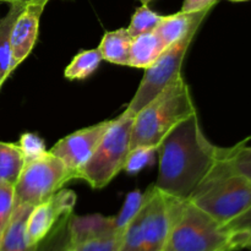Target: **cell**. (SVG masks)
<instances>
[{
	"mask_svg": "<svg viewBox=\"0 0 251 251\" xmlns=\"http://www.w3.org/2000/svg\"><path fill=\"white\" fill-rule=\"evenodd\" d=\"M71 215L61 218L50 233L39 243L34 251H70L71 239L69 221Z\"/></svg>",
	"mask_w": 251,
	"mask_h": 251,
	"instance_id": "obj_19",
	"label": "cell"
},
{
	"mask_svg": "<svg viewBox=\"0 0 251 251\" xmlns=\"http://www.w3.org/2000/svg\"><path fill=\"white\" fill-rule=\"evenodd\" d=\"M103 60L98 48L81 50L74 56L73 61L66 66L64 76L68 80H85L92 75Z\"/></svg>",
	"mask_w": 251,
	"mask_h": 251,
	"instance_id": "obj_18",
	"label": "cell"
},
{
	"mask_svg": "<svg viewBox=\"0 0 251 251\" xmlns=\"http://www.w3.org/2000/svg\"><path fill=\"white\" fill-rule=\"evenodd\" d=\"M218 0H184L180 11L199 12L203 10H212Z\"/></svg>",
	"mask_w": 251,
	"mask_h": 251,
	"instance_id": "obj_28",
	"label": "cell"
},
{
	"mask_svg": "<svg viewBox=\"0 0 251 251\" xmlns=\"http://www.w3.org/2000/svg\"><path fill=\"white\" fill-rule=\"evenodd\" d=\"M132 37L125 27L105 32L98 46L103 60L122 66H130V48Z\"/></svg>",
	"mask_w": 251,
	"mask_h": 251,
	"instance_id": "obj_14",
	"label": "cell"
},
{
	"mask_svg": "<svg viewBox=\"0 0 251 251\" xmlns=\"http://www.w3.org/2000/svg\"><path fill=\"white\" fill-rule=\"evenodd\" d=\"M226 226L239 235L244 249H249L251 247V206L243 215Z\"/></svg>",
	"mask_w": 251,
	"mask_h": 251,
	"instance_id": "obj_26",
	"label": "cell"
},
{
	"mask_svg": "<svg viewBox=\"0 0 251 251\" xmlns=\"http://www.w3.org/2000/svg\"><path fill=\"white\" fill-rule=\"evenodd\" d=\"M71 172L49 151L36 158L26 159L14 186L15 205L34 207L55 195L69 181Z\"/></svg>",
	"mask_w": 251,
	"mask_h": 251,
	"instance_id": "obj_6",
	"label": "cell"
},
{
	"mask_svg": "<svg viewBox=\"0 0 251 251\" xmlns=\"http://www.w3.org/2000/svg\"><path fill=\"white\" fill-rule=\"evenodd\" d=\"M75 203V193L61 189L50 199L34 206L26 223V238L29 247L36 248L61 218L71 215Z\"/></svg>",
	"mask_w": 251,
	"mask_h": 251,
	"instance_id": "obj_9",
	"label": "cell"
},
{
	"mask_svg": "<svg viewBox=\"0 0 251 251\" xmlns=\"http://www.w3.org/2000/svg\"><path fill=\"white\" fill-rule=\"evenodd\" d=\"M249 139L234 145L229 156V166L235 173L251 180V146H248Z\"/></svg>",
	"mask_w": 251,
	"mask_h": 251,
	"instance_id": "obj_22",
	"label": "cell"
},
{
	"mask_svg": "<svg viewBox=\"0 0 251 251\" xmlns=\"http://www.w3.org/2000/svg\"><path fill=\"white\" fill-rule=\"evenodd\" d=\"M249 249H251V247H250V248H249Z\"/></svg>",
	"mask_w": 251,
	"mask_h": 251,
	"instance_id": "obj_32",
	"label": "cell"
},
{
	"mask_svg": "<svg viewBox=\"0 0 251 251\" xmlns=\"http://www.w3.org/2000/svg\"><path fill=\"white\" fill-rule=\"evenodd\" d=\"M32 0H0V2H6V4H15V2H29Z\"/></svg>",
	"mask_w": 251,
	"mask_h": 251,
	"instance_id": "obj_29",
	"label": "cell"
},
{
	"mask_svg": "<svg viewBox=\"0 0 251 251\" xmlns=\"http://www.w3.org/2000/svg\"><path fill=\"white\" fill-rule=\"evenodd\" d=\"M200 26L194 27L185 37L171 44L157 58V60L145 69L144 77L124 112L135 117L147 103L151 102L159 92L181 75L184 59L193 43Z\"/></svg>",
	"mask_w": 251,
	"mask_h": 251,
	"instance_id": "obj_7",
	"label": "cell"
},
{
	"mask_svg": "<svg viewBox=\"0 0 251 251\" xmlns=\"http://www.w3.org/2000/svg\"><path fill=\"white\" fill-rule=\"evenodd\" d=\"M69 228H70L71 245L117 233L115 217H104L100 213L90 216L71 215Z\"/></svg>",
	"mask_w": 251,
	"mask_h": 251,
	"instance_id": "obj_12",
	"label": "cell"
},
{
	"mask_svg": "<svg viewBox=\"0 0 251 251\" xmlns=\"http://www.w3.org/2000/svg\"><path fill=\"white\" fill-rule=\"evenodd\" d=\"M154 150L137 147L130 151L124 171L129 174H136L152 163Z\"/></svg>",
	"mask_w": 251,
	"mask_h": 251,
	"instance_id": "obj_25",
	"label": "cell"
},
{
	"mask_svg": "<svg viewBox=\"0 0 251 251\" xmlns=\"http://www.w3.org/2000/svg\"><path fill=\"white\" fill-rule=\"evenodd\" d=\"M194 112L190 88L180 75L134 117L130 151L137 147L157 151L168 132Z\"/></svg>",
	"mask_w": 251,
	"mask_h": 251,
	"instance_id": "obj_3",
	"label": "cell"
},
{
	"mask_svg": "<svg viewBox=\"0 0 251 251\" xmlns=\"http://www.w3.org/2000/svg\"><path fill=\"white\" fill-rule=\"evenodd\" d=\"M25 166V156L16 144L0 141V183L15 186Z\"/></svg>",
	"mask_w": 251,
	"mask_h": 251,
	"instance_id": "obj_17",
	"label": "cell"
},
{
	"mask_svg": "<svg viewBox=\"0 0 251 251\" xmlns=\"http://www.w3.org/2000/svg\"><path fill=\"white\" fill-rule=\"evenodd\" d=\"M161 19L162 15H158L157 12L152 11L147 5H142L132 15L131 21H130L129 27H126V29L130 33V36L134 38V37L139 36V34L154 31V28L159 24Z\"/></svg>",
	"mask_w": 251,
	"mask_h": 251,
	"instance_id": "obj_21",
	"label": "cell"
},
{
	"mask_svg": "<svg viewBox=\"0 0 251 251\" xmlns=\"http://www.w3.org/2000/svg\"><path fill=\"white\" fill-rule=\"evenodd\" d=\"M229 156L190 199L194 205L225 226L243 215L251 206V180L230 168Z\"/></svg>",
	"mask_w": 251,
	"mask_h": 251,
	"instance_id": "obj_4",
	"label": "cell"
},
{
	"mask_svg": "<svg viewBox=\"0 0 251 251\" xmlns=\"http://www.w3.org/2000/svg\"><path fill=\"white\" fill-rule=\"evenodd\" d=\"M31 206L15 205L11 218L0 239V251H34L26 238V223L32 211Z\"/></svg>",
	"mask_w": 251,
	"mask_h": 251,
	"instance_id": "obj_13",
	"label": "cell"
},
{
	"mask_svg": "<svg viewBox=\"0 0 251 251\" xmlns=\"http://www.w3.org/2000/svg\"><path fill=\"white\" fill-rule=\"evenodd\" d=\"M27 2H15L10 4L9 11L4 17H0V88L10 74L11 65V46H10V34L12 26L16 21L20 12L24 10Z\"/></svg>",
	"mask_w": 251,
	"mask_h": 251,
	"instance_id": "obj_16",
	"label": "cell"
},
{
	"mask_svg": "<svg viewBox=\"0 0 251 251\" xmlns=\"http://www.w3.org/2000/svg\"><path fill=\"white\" fill-rule=\"evenodd\" d=\"M147 198H149V189L145 193L135 190L127 195L122 210L115 217V230H117L118 234H124L125 228L127 227L130 221L134 218V216L139 212V210L142 207Z\"/></svg>",
	"mask_w": 251,
	"mask_h": 251,
	"instance_id": "obj_20",
	"label": "cell"
},
{
	"mask_svg": "<svg viewBox=\"0 0 251 251\" xmlns=\"http://www.w3.org/2000/svg\"><path fill=\"white\" fill-rule=\"evenodd\" d=\"M164 49L166 47L153 31L134 37L130 48V68L147 69L157 60Z\"/></svg>",
	"mask_w": 251,
	"mask_h": 251,
	"instance_id": "obj_15",
	"label": "cell"
},
{
	"mask_svg": "<svg viewBox=\"0 0 251 251\" xmlns=\"http://www.w3.org/2000/svg\"><path fill=\"white\" fill-rule=\"evenodd\" d=\"M112 120L83 127L59 140L49 152L58 157L76 179L78 169L91 158L100 140L109 129Z\"/></svg>",
	"mask_w": 251,
	"mask_h": 251,
	"instance_id": "obj_8",
	"label": "cell"
},
{
	"mask_svg": "<svg viewBox=\"0 0 251 251\" xmlns=\"http://www.w3.org/2000/svg\"><path fill=\"white\" fill-rule=\"evenodd\" d=\"M123 235L114 233L107 237L95 238L80 244L71 245L70 251H118Z\"/></svg>",
	"mask_w": 251,
	"mask_h": 251,
	"instance_id": "obj_23",
	"label": "cell"
},
{
	"mask_svg": "<svg viewBox=\"0 0 251 251\" xmlns=\"http://www.w3.org/2000/svg\"><path fill=\"white\" fill-rule=\"evenodd\" d=\"M134 117L123 112L112 119L109 129L91 158L78 169L76 179H82L92 189H103L124 171L130 153Z\"/></svg>",
	"mask_w": 251,
	"mask_h": 251,
	"instance_id": "obj_5",
	"label": "cell"
},
{
	"mask_svg": "<svg viewBox=\"0 0 251 251\" xmlns=\"http://www.w3.org/2000/svg\"><path fill=\"white\" fill-rule=\"evenodd\" d=\"M229 1H234V2H242V1H249V0H229Z\"/></svg>",
	"mask_w": 251,
	"mask_h": 251,
	"instance_id": "obj_31",
	"label": "cell"
},
{
	"mask_svg": "<svg viewBox=\"0 0 251 251\" xmlns=\"http://www.w3.org/2000/svg\"><path fill=\"white\" fill-rule=\"evenodd\" d=\"M50 0H32L25 5L12 26L10 34L11 65L10 74L29 55L36 44L39 31V21L44 7Z\"/></svg>",
	"mask_w": 251,
	"mask_h": 251,
	"instance_id": "obj_10",
	"label": "cell"
},
{
	"mask_svg": "<svg viewBox=\"0 0 251 251\" xmlns=\"http://www.w3.org/2000/svg\"><path fill=\"white\" fill-rule=\"evenodd\" d=\"M15 208L14 186L6 183H0V239L11 218Z\"/></svg>",
	"mask_w": 251,
	"mask_h": 251,
	"instance_id": "obj_24",
	"label": "cell"
},
{
	"mask_svg": "<svg viewBox=\"0 0 251 251\" xmlns=\"http://www.w3.org/2000/svg\"><path fill=\"white\" fill-rule=\"evenodd\" d=\"M239 235L190 200L173 199L172 226L163 251H238Z\"/></svg>",
	"mask_w": 251,
	"mask_h": 251,
	"instance_id": "obj_2",
	"label": "cell"
},
{
	"mask_svg": "<svg viewBox=\"0 0 251 251\" xmlns=\"http://www.w3.org/2000/svg\"><path fill=\"white\" fill-rule=\"evenodd\" d=\"M19 146L21 147L22 152H24L25 161L26 159L36 158V157L41 156L44 152H47L43 140L38 135L29 134V132L22 135L21 139H20Z\"/></svg>",
	"mask_w": 251,
	"mask_h": 251,
	"instance_id": "obj_27",
	"label": "cell"
},
{
	"mask_svg": "<svg viewBox=\"0 0 251 251\" xmlns=\"http://www.w3.org/2000/svg\"><path fill=\"white\" fill-rule=\"evenodd\" d=\"M157 190L178 200H190L203 181L229 156L232 147L213 145L202 131L198 112L181 120L157 149Z\"/></svg>",
	"mask_w": 251,
	"mask_h": 251,
	"instance_id": "obj_1",
	"label": "cell"
},
{
	"mask_svg": "<svg viewBox=\"0 0 251 251\" xmlns=\"http://www.w3.org/2000/svg\"><path fill=\"white\" fill-rule=\"evenodd\" d=\"M210 11L211 10H203L199 12L179 11L168 16H162L161 21L153 32L167 48L171 44L180 41L194 27L201 26Z\"/></svg>",
	"mask_w": 251,
	"mask_h": 251,
	"instance_id": "obj_11",
	"label": "cell"
},
{
	"mask_svg": "<svg viewBox=\"0 0 251 251\" xmlns=\"http://www.w3.org/2000/svg\"><path fill=\"white\" fill-rule=\"evenodd\" d=\"M139 1H141L142 5H147V4H149V2H151L152 0H139Z\"/></svg>",
	"mask_w": 251,
	"mask_h": 251,
	"instance_id": "obj_30",
	"label": "cell"
}]
</instances>
